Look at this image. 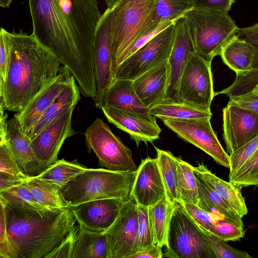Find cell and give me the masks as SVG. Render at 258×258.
Instances as JSON below:
<instances>
[{
  "instance_id": "cell-49",
  "label": "cell",
  "mask_w": 258,
  "mask_h": 258,
  "mask_svg": "<svg viewBox=\"0 0 258 258\" xmlns=\"http://www.w3.org/2000/svg\"><path fill=\"white\" fill-rule=\"evenodd\" d=\"M196 9L228 12L235 0H194Z\"/></svg>"
},
{
  "instance_id": "cell-30",
  "label": "cell",
  "mask_w": 258,
  "mask_h": 258,
  "mask_svg": "<svg viewBox=\"0 0 258 258\" xmlns=\"http://www.w3.org/2000/svg\"><path fill=\"white\" fill-rule=\"evenodd\" d=\"M157 159L165 190L166 199L173 208L179 202L177 194V167L176 157L171 152L156 148Z\"/></svg>"
},
{
  "instance_id": "cell-53",
  "label": "cell",
  "mask_w": 258,
  "mask_h": 258,
  "mask_svg": "<svg viewBox=\"0 0 258 258\" xmlns=\"http://www.w3.org/2000/svg\"><path fill=\"white\" fill-rule=\"evenodd\" d=\"M119 0H104L108 9H112Z\"/></svg>"
},
{
  "instance_id": "cell-41",
  "label": "cell",
  "mask_w": 258,
  "mask_h": 258,
  "mask_svg": "<svg viewBox=\"0 0 258 258\" xmlns=\"http://www.w3.org/2000/svg\"><path fill=\"white\" fill-rule=\"evenodd\" d=\"M138 225L139 251H142L152 246L153 243L148 207L138 205Z\"/></svg>"
},
{
  "instance_id": "cell-11",
  "label": "cell",
  "mask_w": 258,
  "mask_h": 258,
  "mask_svg": "<svg viewBox=\"0 0 258 258\" xmlns=\"http://www.w3.org/2000/svg\"><path fill=\"white\" fill-rule=\"evenodd\" d=\"M138 205L131 197L111 226L105 231L107 258H130L139 251Z\"/></svg>"
},
{
  "instance_id": "cell-19",
  "label": "cell",
  "mask_w": 258,
  "mask_h": 258,
  "mask_svg": "<svg viewBox=\"0 0 258 258\" xmlns=\"http://www.w3.org/2000/svg\"><path fill=\"white\" fill-rule=\"evenodd\" d=\"M139 206L149 207L166 198L157 158H146L138 167L131 192Z\"/></svg>"
},
{
  "instance_id": "cell-7",
  "label": "cell",
  "mask_w": 258,
  "mask_h": 258,
  "mask_svg": "<svg viewBox=\"0 0 258 258\" xmlns=\"http://www.w3.org/2000/svg\"><path fill=\"white\" fill-rule=\"evenodd\" d=\"M165 246L168 257L217 258L204 233L179 202L170 216Z\"/></svg>"
},
{
  "instance_id": "cell-37",
  "label": "cell",
  "mask_w": 258,
  "mask_h": 258,
  "mask_svg": "<svg viewBox=\"0 0 258 258\" xmlns=\"http://www.w3.org/2000/svg\"><path fill=\"white\" fill-rule=\"evenodd\" d=\"M0 197L20 207L34 210L48 209L43 208L38 203L24 182L0 191Z\"/></svg>"
},
{
  "instance_id": "cell-26",
  "label": "cell",
  "mask_w": 258,
  "mask_h": 258,
  "mask_svg": "<svg viewBox=\"0 0 258 258\" xmlns=\"http://www.w3.org/2000/svg\"><path fill=\"white\" fill-rule=\"evenodd\" d=\"M80 93L76 81L72 75L65 88L40 118L28 136L30 140L69 108L75 107L81 99Z\"/></svg>"
},
{
  "instance_id": "cell-33",
  "label": "cell",
  "mask_w": 258,
  "mask_h": 258,
  "mask_svg": "<svg viewBox=\"0 0 258 258\" xmlns=\"http://www.w3.org/2000/svg\"><path fill=\"white\" fill-rule=\"evenodd\" d=\"M173 207L166 198L148 207V215L151 227L153 245L163 247L167 240L170 216Z\"/></svg>"
},
{
  "instance_id": "cell-43",
  "label": "cell",
  "mask_w": 258,
  "mask_h": 258,
  "mask_svg": "<svg viewBox=\"0 0 258 258\" xmlns=\"http://www.w3.org/2000/svg\"><path fill=\"white\" fill-rule=\"evenodd\" d=\"M0 172L28 177L22 173L18 167L6 136L0 137Z\"/></svg>"
},
{
  "instance_id": "cell-36",
  "label": "cell",
  "mask_w": 258,
  "mask_h": 258,
  "mask_svg": "<svg viewBox=\"0 0 258 258\" xmlns=\"http://www.w3.org/2000/svg\"><path fill=\"white\" fill-rule=\"evenodd\" d=\"M175 22H154L150 23L140 34L135 40L125 50L116 61L114 79L118 67L126 58L132 55L149 41L169 27Z\"/></svg>"
},
{
  "instance_id": "cell-44",
  "label": "cell",
  "mask_w": 258,
  "mask_h": 258,
  "mask_svg": "<svg viewBox=\"0 0 258 258\" xmlns=\"http://www.w3.org/2000/svg\"><path fill=\"white\" fill-rule=\"evenodd\" d=\"M182 205L193 220L207 230L209 231L217 221L221 219L202 209L196 204L186 203Z\"/></svg>"
},
{
  "instance_id": "cell-50",
  "label": "cell",
  "mask_w": 258,
  "mask_h": 258,
  "mask_svg": "<svg viewBox=\"0 0 258 258\" xmlns=\"http://www.w3.org/2000/svg\"><path fill=\"white\" fill-rule=\"evenodd\" d=\"M236 35L251 44L255 47L256 51L252 69L258 68V32L252 31L248 27L239 28Z\"/></svg>"
},
{
  "instance_id": "cell-18",
  "label": "cell",
  "mask_w": 258,
  "mask_h": 258,
  "mask_svg": "<svg viewBox=\"0 0 258 258\" xmlns=\"http://www.w3.org/2000/svg\"><path fill=\"white\" fill-rule=\"evenodd\" d=\"M126 201L116 198L99 199L71 208L78 224L91 230L105 232L113 224Z\"/></svg>"
},
{
  "instance_id": "cell-9",
  "label": "cell",
  "mask_w": 258,
  "mask_h": 258,
  "mask_svg": "<svg viewBox=\"0 0 258 258\" xmlns=\"http://www.w3.org/2000/svg\"><path fill=\"white\" fill-rule=\"evenodd\" d=\"M215 96L211 63L192 53L180 78L178 97L180 102L211 110Z\"/></svg>"
},
{
  "instance_id": "cell-3",
  "label": "cell",
  "mask_w": 258,
  "mask_h": 258,
  "mask_svg": "<svg viewBox=\"0 0 258 258\" xmlns=\"http://www.w3.org/2000/svg\"><path fill=\"white\" fill-rule=\"evenodd\" d=\"M0 203L17 258H47L77 222L71 207L34 210L17 206L1 197Z\"/></svg>"
},
{
  "instance_id": "cell-42",
  "label": "cell",
  "mask_w": 258,
  "mask_h": 258,
  "mask_svg": "<svg viewBox=\"0 0 258 258\" xmlns=\"http://www.w3.org/2000/svg\"><path fill=\"white\" fill-rule=\"evenodd\" d=\"M258 150V135L229 155L231 176Z\"/></svg>"
},
{
  "instance_id": "cell-23",
  "label": "cell",
  "mask_w": 258,
  "mask_h": 258,
  "mask_svg": "<svg viewBox=\"0 0 258 258\" xmlns=\"http://www.w3.org/2000/svg\"><path fill=\"white\" fill-rule=\"evenodd\" d=\"M168 69L167 59L133 80L136 93L147 108L165 99Z\"/></svg>"
},
{
  "instance_id": "cell-17",
  "label": "cell",
  "mask_w": 258,
  "mask_h": 258,
  "mask_svg": "<svg viewBox=\"0 0 258 258\" xmlns=\"http://www.w3.org/2000/svg\"><path fill=\"white\" fill-rule=\"evenodd\" d=\"M71 74L67 67L62 65L55 79L34 96L23 109L14 114V117L27 137L65 88Z\"/></svg>"
},
{
  "instance_id": "cell-5",
  "label": "cell",
  "mask_w": 258,
  "mask_h": 258,
  "mask_svg": "<svg viewBox=\"0 0 258 258\" xmlns=\"http://www.w3.org/2000/svg\"><path fill=\"white\" fill-rule=\"evenodd\" d=\"M196 52L209 62L220 55L239 29L228 12L194 9L184 16Z\"/></svg>"
},
{
  "instance_id": "cell-6",
  "label": "cell",
  "mask_w": 258,
  "mask_h": 258,
  "mask_svg": "<svg viewBox=\"0 0 258 258\" xmlns=\"http://www.w3.org/2000/svg\"><path fill=\"white\" fill-rule=\"evenodd\" d=\"M155 0H119L111 9V40L114 78L117 60L152 21Z\"/></svg>"
},
{
  "instance_id": "cell-25",
  "label": "cell",
  "mask_w": 258,
  "mask_h": 258,
  "mask_svg": "<svg viewBox=\"0 0 258 258\" xmlns=\"http://www.w3.org/2000/svg\"><path fill=\"white\" fill-rule=\"evenodd\" d=\"M198 174L231 207L234 212L242 218L248 213L241 186L220 178L208 169L204 164L194 167Z\"/></svg>"
},
{
  "instance_id": "cell-16",
  "label": "cell",
  "mask_w": 258,
  "mask_h": 258,
  "mask_svg": "<svg viewBox=\"0 0 258 258\" xmlns=\"http://www.w3.org/2000/svg\"><path fill=\"white\" fill-rule=\"evenodd\" d=\"M223 139L230 154L258 135V114L227 104L223 109Z\"/></svg>"
},
{
  "instance_id": "cell-4",
  "label": "cell",
  "mask_w": 258,
  "mask_h": 258,
  "mask_svg": "<svg viewBox=\"0 0 258 258\" xmlns=\"http://www.w3.org/2000/svg\"><path fill=\"white\" fill-rule=\"evenodd\" d=\"M137 172L88 168L63 186L61 191L70 207L103 199L128 201Z\"/></svg>"
},
{
  "instance_id": "cell-28",
  "label": "cell",
  "mask_w": 258,
  "mask_h": 258,
  "mask_svg": "<svg viewBox=\"0 0 258 258\" xmlns=\"http://www.w3.org/2000/svg\"><path fill=\"white\" fill-rule=\"evenodd\" d=\"M79 225L71 258H107L105 232L91 230Z\"/></svg>"
},
{
  "instance_id": "cell-15",
  "label": "cell",
  "mask_w": 258,
  "mask_h": 258,
  "mask_svg": "<svg viewBox=\"0 0 258 258\" xmlns=\"http://www.w3.org/2000/svg\"><path fill=\"white\" fill-rule=\"evenodd\" d=\"M75 107L67 110L30 141L35 155L46 167L58 160V154L65 140L77 134L72 126Z\"/></svg>"
},
{
  "instance_id": "cell-56",
  "label": "cell",
  "mask_w": 258,
  "mask_h": 258,
  "mask_svg": "<svg viewBox=\"0 0 258 258\" xmlns=\"http://www.w3.org/2000/svg\"><path fill=\"white\" fill-rule=\"evenodd\" d=\"M252 93L258 95V84L255 85V86L253 88V89L250 91Z\"/></svg>"
},
{
  "instance_id": "cell-47",
  "label": "cell",
  "mask_w": 258,
  "mask_h": 258,
  "mask_svg": "<svg viewBox=\"0 0 258 258\" xmlns=\"http://www.w3.org/2000/svg\"><path fill=\"white\" fill-rule=\"evenodd\" d=\"M79 227V225H75L73 227L60 244L47 256V258H71Z\"/></svg>"
},
{
  "instance_id": "cell-40",
  "label": "cell",
  "mask_w": 258,
  "mask_h": 258,
  "mask_svg": "<svg viewBox=\"0 0 258 258\" xmlns=\"http://www.w3.org/2000/svg\"><path fill=\"white\" fill-rule=\"evenodd\" d=\"M208 231L225 241L238 240L245 235L243 229L225 219L217 221Z\"/></svg>"
},
{
  "instance_id": "cell-20",
  "label": "cell",
  "mask_w": 258,
  "mask_h": 258,
  "mask_svg": "<svg viewBox=\"0 0 258 258\" xmlns=\"http://www.w3.org/2000/svg\"><path fill=\"white\" fill-rule=\"evenodd\" d=\"M6 138L18 167L25 176L37 177L48 167L35 155L30 139L23 132L15 117L7 121Z\"/></svg>"
},
{
  "instance_id": "cell-48",
  "label": "cell",
  "mask_w": 258,
  "mask_h": 258,
  "mask_svg": "<svg viewBox=\"0 0 258 258\" xmlns=\"http://www.w3.org/2000/svg\"><path fill=\"white\" fill-rule=\"evenodd\" d=\"M227 104L239 106L258 114V95L249 92L229 98Z\"/></svg>"
},
{
  "instance_id": "cell-27",
  "label": "cell",
  "mask_w": 258,
  "mask_h": 258,
  "mask_svg": "<svg viewBox=\"0 0 258 258\" xmlns=\"http://www.w3.org/2000/svg\"><path fill=\"white\" fill-rule=\"evenodd\" d=\"M255 51L251 44L235 35L224 46L220 55L223 62L237 75L252 69Z\"/></svg>"
},
{
  "instance_id": "cell-2",
  "label": "cell",
  "mask_w": 258,
  "mask_h": 258,
  "mask_svg": "<svg viewBox=\"0 0 258 258\" xmlns=\"http://www.w3.org/2000/svg\"><path fill=\"white\" fill-rule=\"evenodd\" d=\"M10 51L7 80L0 81V106L17 112L58 75L59 59L33 34L6 30Z\"/></svg>"
},
{
  "instance_id": "cell-32",
  "label": "cell",
  "mask_w": 258,
  "mask_h": 258,
  "mask_svg": "<svg viewBox=\"0 0 258 258\" xmlns=\"http://www.w3.org/2000/svg\"><path fill=\"white\" fill-rule=\"evenodd\" d=\"M88 168L77 159L68 161L57 160L37 177L61 188Z\"/></svg>"
},
{
  "instance_id": "cell-10",
  "label": "cell",
  "mask_w": 258,
  "mask_h": 258,
  "mask_svg": "<svg viewBox=\"0 0 258 258\" xmlns=\"http://www.w3.org/2000/svg\"><path fill=\"white\" fill-rule=\"evenodd\" d=\"M174 23L124 60L118 67L115 79L134 80L168 59L173 44Z\"/></svg>"
},
{
  "instance_id": "cell-12",
  "label": "cell",
  "mask_w": 258,
  "mask_h": 258,
  "mask_svg": "<svg viewBox=\"0 0 258 258\" xmlns=\"http://www.w3.org/2000/svg\"><path fill=\"white\" fill-rule=\"evenodd\" d=\"M163 122L180 138L203 150L220 165L230 168L229 155L221 145L210 118L168 119Z\"/></svg>"
},
{
  "instance_id": "cell-14",
  "label": "cell",
  "mask_w": 258,
  "mask_h": 258,
  "mask_svg": "<svg viewBox=\"0 0 258 258\" xmlns=\"http://www.w3.org/2000/svg\"><path fill=\"white\" fill-rule=\"evenodd\" d=\"M195 52L187 20L185 17H181L174 23L173 44L168 59V77L164 99L180 102L178 97L180 78L190 55Z\"/></svg>"
},
{
  "instance_id": "cell-52",
  "label": "cell",
  "mask_w": 258,
  "mask_h": 258,
  "mask_svg": "<svg viewBox=\"0 0 258 258\" xmlns=\"http://www.w3.org/2000/svg\"><path fill=\"white\" fill-rule=\"evenodd\" d=\"M162 248L153 245L146 249L138 251L130 258H161L164 256Z\"/></svg>"
},
{
  "instance_id": "cell-8",
  "label": "cell",
  "mask_w": 258,
  "mask_h": 258,
  "mask_svg": "<svg viewBox=\"0 0 258 258\" xmlns=\"http://www.w3.org/2000/svg\"><path fill=\"white\" fill-rule=\"evenodd\" d=\"M85 139L88 151L95 153L101 166L117 171H137L131 150L100 118L87 127Z\"/></svg>"
},
{
  "instance_id": "cell-38",
  "label": "cell",
  "mask_w": 258,
  "mask_h": 258,
  "mask_svg": "<svg viewBox=\"0 0 258 258\" xmlns=\"http://www.w3.org/2000/svg\"><path fill=\"white\" fill-rule=\"evenodd\" d=\"M229 180L242 187L258 186V150L229 176Z\"/></svg>"
},
{
  "instance_id": "cell-39",
  "label": "cell",
  "mask_w": 258,
  "mask_h": 258,
  "mask_svg": "<svg viewBox=\"0 0 258 258\" xmlns=\"http://www.w3.org/2000/svg\"><path fill=\"white\" fill-rule=\"evenodd\" d=\"M199 226L204 233L207 241L213 248L217 258L252 257L247 252L234 248L228 244L226 241L218 238L208 230L199 225Z\"/></svg>"
},
{
  "instance_id": "cell-13",
  "label": "cell",
  "mask_w": 258,
  "mask_h": 258,
  "mask_svg": "<svg viewBox=\"0 0 258 258\" xmlns=\"http://www.w3.org/2000/svg\"><path fill=\"white\" fill-rule=\"evenodd\" d=\"M111 9L102 14L98 24L94 39V59L96 71V108L101 109L104 95L114 80L112 69L111 40Z\"/></svg>"
},
{
  "instance_id": "cell-22",
  "label": "cell",
  "mask_w": 258,
  "mask_h": 258,
  "mask_svg": "<svg viewBox=\"0 0 258 258\" xmlns=\"http://www.w3.org/2000/svg\"><path fill=\"white\" fill-rule=\"evenodd\" d=\"M133 80L115 79L105 93L102 106H110L130 112L151 123L157 124L156 117L149 112L136 93Z\"/></svg>"
},
{
  "instance_id": "cell-24",
  "label": "cell",
  "mask_w": 258,
  "mask_h": 258,
  "mask_svg": "<svg viewBox=\"0 0 258 258\" xmlns=\"http://www.w3.org/2000/svg\"><path fill=\"white\" fill-rule=\"evenodd\" d=\"M195 175L198 190V206L221 219H225L243 229L242 218L218 195L196 172Z\"/></svg>"
},
{
  "instance_id": "cell-51",
  "label": "cell",
  "mask_w": 258,
  "mask_h": 258,
  "mask_svg": "<svg viewBox=\"0 0 258 258\" xmlns=\"http://www.w3.org/2000/svg\"><path fill=\"white\" fill-rule=\"evenodd\" d=\"M29 178L0 172V191L22 184Z\"/></svg>"
},
{
  "instance_id": "cell-21",
  "label": "cell",
  "mask_w": 258,
  "mask_h": 258,
  "mask_svg": "<svg viewBox=\"0 0 258 258\" xmlns=\"http://www.w3.org/2000/svg\"><path fill=\"white\" fill-rule=\"evenodd\" d=\"M110 123L128 134L137 146L141 142H152L158 139L161 130L157 124L151 123L137 115L110 106L101 109Z\"/></svg>"
},
{
  "instance_id": "cell-45",
  "label": "cell",
  "mask_w": 258,
  "mask_h": 258,
  "mask_svg": "<svg viewBox=\"0 0 258 258\" xmlns=\"http://www.w3.org/2000/svg\"><path fill=\"white\" fill-rule=\"evenodd\" d=\"M0 257L1 258H17L8 236L5 214L3 205L0 208Z\"/></svg>"
},
{
  "instance_id": "cell-29",
  "label": "cell",
  "mask_w": 258,
  "mask_h": 258,
  "mask_svg": "<svg viewBox=\"0 0 258 258\" xmlns=\"http://www.w3.org/2000/svg\"><path fill=\"white\" fill-rule=\"evenodd\" d=\"M150 113L163 121L168 119L211 118V110L183 102L164 99L149 108Z\"/></svg>"
},
{
  "instance_id": "cell-54",
  "label": "cell",
  "mask_w": 258,
  "mask_h": 258,
  "mask_svg": "<svg viewBox=\"0 0 258 258\" xmlns=\"http://www.w3.org/2000/svg\"><path fill=\"white\" fill-rule=\"evenodd\" d=\"M13 0H0V6L3 8L10 7Z\"/></svg>"
},
{
  "instance_id": "cell-35",
  "label": "cell",
  "mask_w": 258,
  "mask_h": 258,
  "mask_svg": "<svg viewBox=\"0 0 258 258\" xmlns=\"http://www.w3.org/2000/svg\"><path fill=\"white\" fill-rule=\"evenodd\" d=\"M152 22H175L195 8L194 0H155Z\"/></svg>"
},
{
  "instance_id": "cell-55",
  "label": "cell",
  "mask_w": 258,
  "mask_h": 258,
  "mask_svg": "<svg viewBox=\"0 0 258 258\" xmlns=\"http://www.w3.org/2000/svg\"><path fill=\"white\" fill-rule=\"evenodd\" d=\"M247 27L249 29L252 31L258 32V23Z\"/></svg>"
},
{
  "instance_id": "cell-31",
  "label": "cell",
  "mask_w": 258,
  "mask_h": 258,
  "mask_svg": "<svg viewBox=\"0 0 258 258\" xmlns=\"http://www.w3.org/2000/svg\"><path fill=\"white\" fill-rule=\"evenodd\" d=\"M38 203L45 209H61L70 207L64 200L61 188L37 177L25 182Z\"/></svg>"
},
{
  "instance_id": "cell-34",
  "label": "cell",
  "mask_w": 258,
  "mask_h": 258,
  "mask_svg": "<svg viewBox=\"0 0 258 258\" xmlns=\"http://www.w3.org/2000/svg\"><path fill=\"white\" fill-rule=\"evenodd\" d=\"M177 167V194L181 204L198 205V190L194 167L176 157Z\"/></svg>"
},
{
  "instance_id": "cell-1",
  "label": "cell",
  "mask_w": 258,
  "mask_h": 258,
  "mask_svg": "<svg viewBox=\"0 0 258 258\" xmlns=\"http://www.w3.org/2000/svg\"><path fill=\"white\" fill-rule=\"evenodd\" d=\"M32 34L67 67L82 95H96L94 39L102 14L97 0H28Z\"/></svg>"
},
{
  "instance_id": "cell-46",
  "label": "cell",
  "mask_w": 258,
  "mask_h": 258,
  "mask_svg": "<svg viewBox=\"0 0 258 258\" xmlns=\"http://www.w3.org/2000/svg\"><path fill=\"white\" fill-rule=\"evenodd\" d=\"M10 51L6 30L2 27L0 31V81L7 80L10 68Z\"/></svg>"
}]
</instances>
